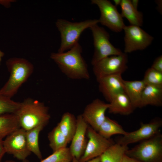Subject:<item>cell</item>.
Masks as SVG:
<instances>
[{"instance_id":"cell-1","label":"cell","mask_w":162,"mask_h":162,"mask_svg":"<svg viewBox=\"0 0 162 162\" xmlns=\"http://www.w3.org/2000/svg\"><path fill=\"white\" fill-rule=\"evenodd\" d=\"M82 47L78 43L67 52L52 53L50 58L68 78L88 80L89 73L87 64L82 55Z\"/></svg>"},{"instance_id":"cell-2","label":"cell","mask_w":162,"mask_h":162,"mask_svg":"<svg viewBox=\"0 0 162 162\" xmlns=\"http://www.w3.org/2000/svg\"><path fill=\"white\" fill-rule=\"evenodd\" d=\"M15 114L20 127L26 131L40 125L46 126L50 118L48 107L43 103L31 98L20 102Z\"/></svg>"},{"instance_id":"cell-3","label":"cell","mask_w":162,"mask_h":162,"mask_svg":"<svg viewBox=\"0 0 162 162\" xmlns=\"http://www.w3.org/2000/svg\"><path fill=\"white\" fill-rule=\"evenodd\" d=\"M6 64L10 75L8 80L0 89V93L11 98L32 74L34 67L28 60L20 58H10Z\"/></svg>"},{"instance_id":"cell-4","label":"cell","mask_w":162,"mask_h":162,"mask_svg":"<svg viewBox=\"0 0 162 162\" xmlns=\"http://www.w3.org/2000/svg\"><path fill=\"white\" fill-rule=\"evenodd\" d=\"M98 20H88L80 22H71L65 19H58L56 26L59 32L61 38L58 52L69 50L78 40L81 33L86 29L99 23Z\"/></svg>"},{"instance_id":"cell-5","label":"cell","mask_w":162,"mask_h":162,"mask_svg":"<svg viewBox=\"0 0 162 162\" xmlns=\"http://www.w3.org/2000/svg\"><path fill=\"white\" fill-rule=\"evenodd\" d=\"M125 154L141 162H162V134L160 132L140 142Z\"/></svg>"},{"instance_id":"cell-6","label":"cell","mask_w":162,"mask_h":162,"mask_svg":"<svg viewBox=\"0 0 162 162\" xmlns=\"http://www.w3.org/2000/svg\"><path fill=\"white\" fill-rule=\"evenodd\" d=\"M93 38L94 52L92 60V65L107 57L120 55L121 50L115 47L110 40V34L103 27L95 24L89 28Z\"/></svg>"},{"instance_id":"cell-7","label":"cell","mask_w":162,"mask_h":162,"mask_svg":"<svg viewBox=\"0 0 162 162\" xmlns=\"http://www.w3.org/2000/svg\"><path fill=\"white\" fill-rule=\"evenodd\" d=\"M127 54L122 52L118 55L105 58L93 65V70L97 80L114 74H121L128 68Z\"/></svg>"},{"instance_id":"cell-8","label":"cell","mask_w":162,"mask_h":162,"mask_svg":"<svg viewBox=\"0 0 162 162\" xmlns=\"http://www.w3.org/2000/svg\"><path fill=\"white\" fill-rule=\"evenodd\" d=\"M91 3L97 5L100 12L98 20L102 25L116 32H121L125 26L123 18L116 7L107 0H92Z\"/></svg>"},{"instance_id":"cell-9","label":"cell","mask_w":162,"mask_h":162,"mask_svg":"<svg viewBox=\"0 0 162 162\" xmlns=\"http://www.w3.org/2000/svg\"><path fill=\"white\" fill-rule=\"evenodd\" d=\"M123 30L124 32V52L126 54L145 50L154 40L153 36L140 26H125Z\"/></svg>"},{"instance_id":"cell-10","label":"cell","mask_w":162,"mask_h":162,"mask_svg":"<svg viewBox=\"0 0 162 162\" xmlns=\"http://www.w3.org/2000/svg\"><path fill=\"white\" fill-rule=\"evenodd\" d=\"M88 140L82 156L79 160L85 162L100 157L115 143L110 139L106 138L88 125L86 134Z\"/></svg>"},{"instance_id":"cell-11","label":"cell","mask_w":162,"mask_h":162,"mask_svg":"<svg viewBox=\"0 0 162 162\" xmlns=\"http://www.w3.org/2000/svg\"><path fill=\"white\" fill-rule=\"evenodd\" d=\"M162 121L156 118L148 123L141 122L138 129L127 134L117 139L116 142L120 145L128 146L130 144L140 142L150 138L160 132Z\"/></svg>"},{"instance_id":"cell-12","label":"cell","mask_w":162,"mask_h":162,"mask_svg":"<svg viewBox=\"0 0 162 162\" xmlns=\"http://www.w3.org/2000/svg\"><path fill=\"white\" fill-rule=\"evenodd\" d=\"M26 134V130L21 128L8 136L4 140L6 153L22 161L26 159L31 153L27 146Z\"/></svg>"},{"instance_id":"cell-13","label":"cell","mask_w":162,"mask_h":162,"mask_svg":"<svg viewBox=\"0 0 162 162\" xmlns=\"http://www.w3.org/2000/svg\"><path fill=\"white\" fill-rule=\"evenodd\" d=\"M110 106L109 103L97 98L86 106L81 115L88 124L97 131L105 118L106 112Z\"/></svg>"},{"instance_id":"cell-14","label":"cell","mask_w":162,"mask_h":162,"mask_svg":"<svg viewBox=\"0 0 162 162\" xmlns=\"http://www.w3.org/2000/svg\"><path fill=\"white\" fill-rule=\"evenodd\" d=\"M76 121V130L69 148L73 158L79 160L83 154L87 145L88 140L86 136L88 125L81 114L77 117Z\"/></svg>"},{"instance_id":"cell-15","label":"cell","mask_w":162,"mask_h":162,"mask_svg":"<svg viewBox=\"0 0 162 162\" xmlns=\"http://www.w3.org/2000/svg\"><path fill=\"white\" fill-rule=\"evenodd\" d=\"M123 80L121 74L108 75L97 80L99 91L109 102L116 95L124 92Z\"/></svg>"},{"instance_id":"cell-16","label":"cell","mask_w":162,"mask_h":162,"mask_svg":"<svg viewBox=\"0 0 162 162\" xmlns=\"http://www.w3.org/2000/svg\"><path fill=\"white\" fill-rule=\"evenodd\" d=\"M109 104L108 110L110 113L128 115L132 113L135 109L124 92L115 95Z\"/></svg>"},{"instance_id":"cell-17","label":"cell","mask_w":162,"mask_h":162,"mask_svg":"<svg viewBox=\"0 0 162 162\" xmlns=\"http://www.w3.org/2000/svg\"><path fill=\"white\" fill-rule=\"evenodd\" d=\"M124 92L135 109L140 108L142 95L146 85L142 80H123Z\"/></svg>"},{"instance_id":"cell-18","label":"cell","mask_w":162,"mask_h":162,"mask_svg":"<svg viewBox=\"0 0 162 162\" xmlns=\"http://www.w3.org/2000/svg\"><path fill=\"white\" fill-rule=\"evenodd\" d=\"M152 105H162V87L146 85L142 95L140 108Z\"/></svg>"},{"instance_id":"cell-19","label":"cell","mask_w":162,"mask_h":162,"mask_svg":"<svg viewBox=\"0 0 162 162\" xmlns=\"http://www.w3.org/2000/svg\"><path fill=\"white\" fill-rule=\"evenodd\" d=\"M120 6L122 17L126 18L130 25L141 27L143 23L142 13L135 9L132 5L130 0H121Z\"/></svg>"},{"instance_id":"cell-20","label":"cell","mask_w":162,"mask_h":162,"mask_svg":"<svg viewBox=\"0 0 162 162\" xmlns=\"http://www.w3.org/2000/svg\"><path fill=\"white\" fill-rule=\"evenodd\" d=\"M20 128L18 118L15 113L0 115V138L3 139Z\"/></svg>"},{"instance_id":"cell-21","label":"cell","mask_w":162,"mask_h":162,"mask_svg":"<svg viewBox=\"0 0 162 162\" xmlns=\"http://www.w3.org/2000/svg\"><path fill=\"white\" fill-rule=\"evenodd\" d=\"M77 125L76 118L72 113L66 112L62 116L57 126L70 143L75 133Z\"/></svg>"},{"instance_id":"cell-22","label":"cell","mask_w":162,"mask_h":162,"mask_svg":"<svg viewBox=\"0 0 162 162\" xmlns=\"http://www.w3.org/2000/svg\"><path fill=\"white\" fill-rule=\"evenodd\" d=\"M46 126L41 124L26 131L27 146L29 151L41 160L42 157L39 145V136L40 131Z\"/></svg>"},{"instance_id":"cell-23","label":"cell","mask_w":162,"mask_h":162,"mask_svg":"<svg viewBox=\"0 0 162 162\" xmlns=\"http://www.w3.org/2000/svg\"><path fill=\"white\" fill-rule=\"evenodd\" d=\"M97 132L107 139H110L112 136L116 134L124 135L127 132L118 122L106 116Z\"/></svg>"},{"instance_id":"cell-24","label":"cell","mask_w":162,"mask_h":162,"mask_svg":"<svg viewBox=\"0 0 162 162\" xmlns=\"http://www.w3.org/2000/svg\"><path fill=\"white\" fill-rule=\"evenodd\" d=\"M128 149V146L115 143L100 156V162H121Z\"/></svg>"},{"instance_id":"cell-25","label":"cell","mask_w":162,"mask_h":162,"mask_svg":"<svg viewBox=\"0 0 162 162\" xmlns=\"http://www.w3.org/2000/svg\"><path fill=\"white\" fill-rule=\"evenodd\" d=\"M49 146L54 152L67 147L69 142L62 132L57 125L48 134Z\"/></svg>"},{"instance_id":"cell-26","label":"cell","mask_w":162,"mask_h":162,"mask_svg":"<svg viewBox=\"0 0 162 162\" xmlns=\"http://www.w3.org/2000/svg\"><path fill=\"white\" fill-rule=\"evenodd\" d=\"M73 158L69 148L66 147L53 152L40 162H71Z\"/></svg>"},{"instance_id":"cell-27","label":"cell","mask_w":162,"mask_h":162,"mask_svg":"<svg viewBox=\"0 0 162 162\" xmlns=\"http://www.w3.org/2000/svg\"><path fill=\"white\" fill-rule=\"evenodd\" d=\"M20 102L15 101L0 93V115L15 113L18 109Z\"/></svg>"},{"instance_id":"cell-28","label":"cell","mask_w":162,"mask_h":162,"mask_svg":"<svg viewBox=\"0 0 162 162\" xmlns=\"http://www.w3.org/2000/svg\"><path fill=\"white\" fill-rule=\"evenodd\" d=\"M142 80L146 85L162 87V72L151 67L146 71Z\"/></svg>"},{"instance_id":"cell-29","label":"cell","mask_w":162,"mask_h":162,"mask_svg":"<svg viewBox=\"0 0 162 162\" xmlns=\"http://www.w3.org/2000/svg\"><path fill=\"white\" fill-rule=\"evenodd\" d=\"M151 68L158 71L162 72V56L158 57L154 60Z\"/></svg>"},{"instance_id":"cell-30","label":"cell","mask_w":162,"mask_h":162,"mask_svg":"<svg viewBox=\"0 0 162 162\" xmlns=\"http://www.w3.org/2000/svg\"><path fill=\"white\" fill-rule=\"evenodd\" d=\"M6 153L4 144V140L3 139L0 138V162H2V158Z\"/></svg>"},{"instance_id":"cell-31","label":"cell","mask_w":162,"mask_h":162,"mask_svg":"<svg viewBox=\"0 0 162 162\" xmlns=\"http://www.w3.org/2000/svg\"><path fill=\"white\" fill-rule=\"evenodd\" d=\"M121 162H141L140 161L130 157L126 154L124 155Z\"/></svg>"},{"instance_id":"cell-32","label":"cell","mask_w":162,"mask_h":162,"mask_svg":"<svg viewBox=\"0 0 162 162\" xmlns=\"http://www.w3.org/2000/svg\"><path fill=\"white\" fill-rule=\"evenodd\" d=\"M71 162H100V157L95 158L85 162L81 161L79 160L73 158Z\"/></svg>"},{"instance_id":"cell-33","label":"cell","mask_w":162,"mask_h":162,"mask_svg":"<svg viewBox=\"0 0 162 162\" xmlns=\"http://www.w3.org/2000/svg\"><path fill=\"white\" fill-rule=\"evenodd\" d=\"M131 3L135 9H137L139 1L138 0H130Z\"/></svg>"},{"instance_id":"cell-34","label":"cell","mask_w":162,"mask_h":162,"mask_svg":"<svg viewBox=\"0 0 162 162\" xmlns=\"http://www.w3.org/2000/svg\"><path fill=\"white\" fill-rule=\"evenodd\" d=\"M115 5H114L116 7V6L120 5L121 2V0H113Z\"/></svg>"},{"instance_id":"cell-35","label":"cell","mask_w":162,"mask_h":162,"mask_svg":"<svg viewBox=\"0 0 162 162\" xmlns=\"http://www.w3.org/2000/svg\"><path fill=\"white\" fill-rule=\"evenodd\" d=\"M4 53L0 50V65L2 61V58L4 56Z\"/></svg>"},{"instance_id":"cell-36","label":"cell","mask_w":162,"mask_h":162,"mask_svg":"<svg viewBox=\"0 0 162 162\" xmlns=\"http://www.w3.org/2000/svg\"><path fill=\"white\" fill-rule=\"evenodd\" d=\"M22 161V162H29V161H28V160H27L26 159L24 160H23Z\"/></svg>"},{"instance_id":"cell-37","label":"cell","mask_w":162,"mask_h":162,"mask_svg":"<svg viewBox=\"0 0 162 162\" xmlns=\"http://www.w3.org/2000/svg\"><path fill=\"white\" fill-rule=\"evenodd\" d=\"M4 162H15L13 161H11V160H8V161H6Z\"/></svg>"}]
</instances>
